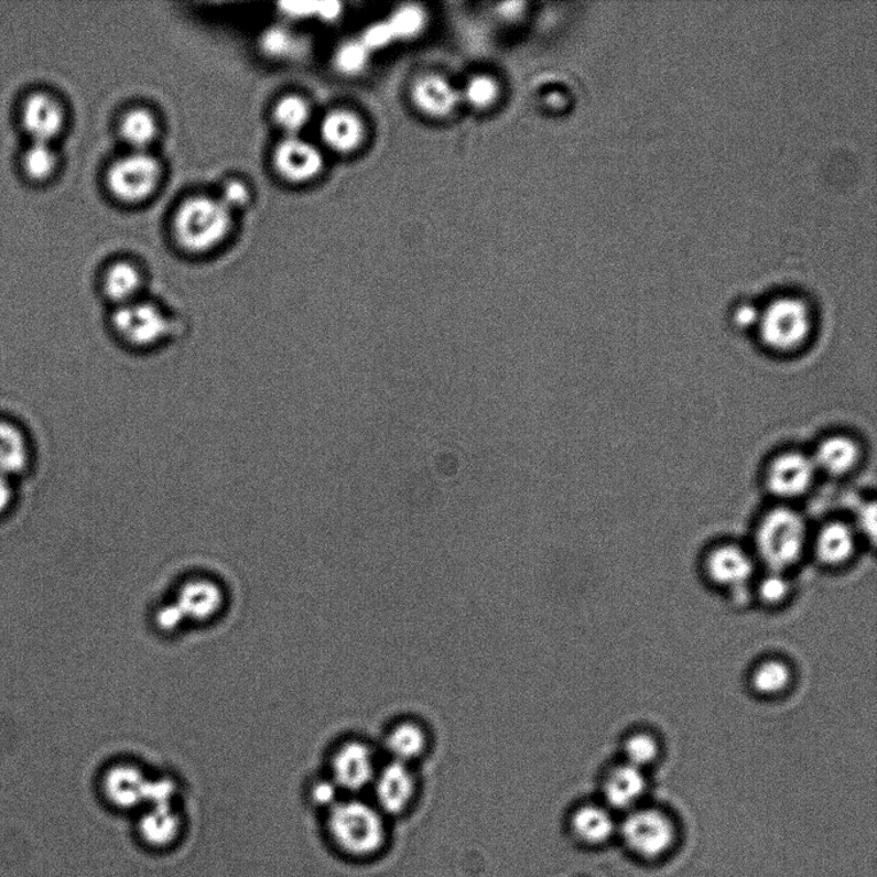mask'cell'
Instances as JSON below:
<instances>
[{
	"label": "cell",
	"mask_w": 877,
	"mask_h": 877,
	"mask_svg": "<svg viewBox=\"0 0 877 877\" xmlns=\"http://www.w3.org/2000/svg\"><path fill=\"white\" fill-rule=\"evenodd\" d=\"M324 830L333 848L351 858H370L385 848V814L359 798H340L324 812Z\"/></svg>",
	"instance_id": "cell-1"
},
{
	"label": "cell",
	"mask_w": 877,
	"mask_h": 877,
	"mask_svg": "<svg viewBox=\"0 0 877 877\" xmlns=\"http://www.w3.org/2000/svg\"><path fill=\"white\" fill-rule=\"evenodd\" d=\"M110 328L116 343L126 350L149 354L172 343L177 323L166 308L141 299L113 308Z\"/></svg>",
	"instance_id": "cell-2"
},
{
	"label": "cell",
	"mask_w": 877,
	"mask_h": 877,
	"mask_svg": "<svg viewBox=\"0 0 877 877\" xmlns=\"http://www.w3.org/2000/svg\"><path fill=\"white\" fill-rule=\"evenodd\" d=\"M805 545V526L801 516L789 509H776L764 519L757 532L760 557L772 572L795 564Z\"/></svg>",
	"instance_id": "cell-3"
},
{
	"label": "cell",
	"mask_w": 877,
	"mask_h": 877,
	"mask_svg": "<svg viewBox=\"0 0 877 877\" xmlns=\"http://www.w3.org/2000/svg\"><path fill=\"white\" fill-rule=\"evenodd\" d=\"M230 220V209L220 199L193 198L176 216V235L188 250L206 251L221 242Z\"/></svg>",
	"instance_id": "cell-4"
},
{
	"label": "cell",
	"mask_w": 877,
	"mask_h": 877,
	"mask_svg": "<svg viewBox=\"0 0 877 877\" xmlns=\"http://www.w3.org/2000/svg\"><path fill=\"white\" fill-rule=\"evenodd\" d=\"M619 833L628 852L643 860L670 855L679 837L678 827L669 814L653 809L628 814Z\"/></svg>",
	"instance_id": "cell-5"
},
{
	"label": "cell",
	"mask_w": 877,
	"mask_h": 877,
	"mask_svg": "<svg viewBox=\"0 0 877 877\" xmlns=\"http://www.w3.org/2000/svg\"><path fill=\"white\" fill-rule=\"evenodd\" d=\"M379 770L375 749L368 741L347 739L329 753L327 778L340 794H359L371 788Z\"/></svg>",
	"instance_id": "cell-6"
},
{
	"label": "cell",
	"mask_w": 877,
	"mask_h": 877,
	"mask_svg": "<svg viewBox=\"0 0 877 877\" xmlns=\"http://www.w3.org/2000/svg\"><path fill=\"white\" fill-rule=\"evenodd\" d=\"M764 344L776 351H791L801 346L811 332V315L802 301H773L758 323Z\"/></svg>",
	"instance_id": "cell-7"
},
{
	"label": "cell",
	"mask_w": 877,
	"mask_h": 877,
	"mask_svg": "<svg viewBox=\"0 0 877 877\" xmlns=\"http://www.w3.org/2000/svg\"><path fill=\"white\" fill-rule=\"evenodd\" d=\"M136 816V836L147 849L170 851L184 837L186 821L176 801L147 804Z\"/></svg>",
	"instance_id": "cell-8"
},
{
	"label": "cell",
	"mask_w": 877,
	"mask_h": 877,
	"mask_svg": "<svg viewBox=\"0 0 877 877\" xmlns=\"http://www.w3.org/2000/svg\"><path fill=\"white\" fill-rule=\"evenodd\" d=\"M152 781L134 766H112L100 780V793L115 811L138 813L149 802Z\"/></svg>",
	"instance_id": "cell-9"
},
{
	"label": "cell",
	"mask_w": 877,
	"mask_h": 877,
	"mask_svg": "<svg viewBox=\"0 0 877 877\" xmlns=\"http://www.w3.org/2000/svg\"><path fill=\"white\" fill-rule=\"evenodd\" d=\"M378 810L392 816L405 813L418 794V779L413 766L392 762L379 767L371 783Z\"/></svg>",
	"instance_id": "cell-10"
},
{
	"label": "cell",
	"mask_w": 877,
	"mask_h": 877,
	"mask_svg": "<svg viewBox=\"0 0 877 877\" xmlns=\"http://www.w3.org/2000/svg\"><path fill=\"white\" fill-rule=\"evenodd\" d=\"M159 174L158 162L147 154L138 153L116 162L108 173V184L119 198L141 201L156 188Z\"/></svg>",
	"instance_id": "cell-11"
},
{
	"label": "cell",
	"mask_w": 877,
	"mask_h": 877,
	"mask_svg": "<svg viewBox=\"0 0 877 877\" xmlns=\"http://www.w3.org/2000/svg\"><path fill=\"white\" fill-rule=\"evenodd\" d=\"M21 122L35 141L52 142L64 128V108L50 91H30L22 100Z\"/></svg>",
	"instance_id": "cell-12"
},
{
	"label": "cell",
	"mask_w": 877,
	"mask_h": 877,
	"mask_svg": "<svg viewBox=\"0 0 877 877\" xmlns=\"http://www.w3.org/2000/svg\"><path fill=\"white\" fill-rule=\"evenodd\" d=\"M814 469L816 465L810 457L795 453L781 455L768 469V488L780 498H795L809 490Z\"/></svg>",
	"instance_id": "cell-13"
},
{
	"label": "cell",
	"mask_w": 877,
	"mask_h": 877,
	"mask_svg": "<svg viewBox=\"0 0 877 877\" xmlns=\"http://www.w3.org/2000/svg\"><path fill=\"white\" fill-rule=\"evenodd\" d=\"M383 744L392 762L413 766L429 751L431 736L422 722L402 719L388 729Z\"/></svg>",
	"instance_id": "cell-14"
},
{
	"label": "cell",
	"mask_w": 877,
	"mask_h": 877,
	"mask_svg": "<svg viewBox=\"0 0 877 877\" xmlns=\"http://www.w3.org/2000/svg\"><path fill=\"white\" fill-rule=\"evenodd\" d=\"M275 165L290 181L305 182L321 172L323 158L312 143L290 137L278 147Z\"/></svg>",
	"instance_id": "cell-15"
},
{
	"label": "cell",
	"mask_w": 877,
	"mask_h": 877,
	"mask_svg": "<svg viewBox=\"0 0 877 877\" xmlns=\"http://www.w3.org/2000/svg\"><path fill=\"white\" fill-rule=\"evenodd\" d=\"M570 826L573 836L587 847H600L617 833L611 813L596 804L578 806L571 816Z\"/></svg>",
	"instance_id": "cell-16"
},
{
	"label": "cell",
	"mask_w": 877,
	"mask_h": 877,
	"mask_svg": "<svg viewBox=\"0 0 877 877\" xmlns=\"http://www.w3.org/2000/svg\"><path fill=\"white\" fill-rule=\"evenodd\" d=\"M706 571L716 584L740 588L753 573L750 557L736 546H722L713 551L706 561Z\"/></svg>",
	"instance_id": "cell-17"
},
{
	"label": "cell",
	"mask_w": 877,
	"mask_h": 877,
	"mask_svg": "<svg viewBox=\"0 0 877 877\" xmlns=\"http://www.w3.org/2000/svg\"><path fill=\"white\" fill-rule=\"evenodd\" d=\"M647 782L639 768L624 765L611 770L603 783L605 801L611 809L630 810L646 791Z\"/></svg>",
	"instance_id": "cell-18"
},
{
	"label": "cell",
	"mask_w": 877,
	"mask_h": 877,
	"mask_svg": "<svg viewBox=\"0 0 877 877\" xmlns=\"http://www.w3.org/2000/svg\"><path fill=\"white\" fill-rule=\"evenodd\" d=\"M413 99L419 110L434 118H444L459 102V93L440 76H426L413 89Z\"/></svg>",
	"instance_id": "cell-19"
},
{
	"label": "cell",
	"mask_w": 877,
	"mask_h": 877,
	"mask_svg": "<svg viewBox=\"0 0 877 877\" xmlns=\"http://www.w3.org/2000/svg\"><path fill=\"white\" fill-rule=\"evenodd\" d=\"M142 275L130 263H116L108 269L102 284L105 297L113 308L126 306L141 300Z\"/></svg>",
	"instance_id": "cell-20"
},
{
	"label": "cell",
	"mask_w": 877,
	"mask_h": 877,
	"mask_svg": "<svg viewBox=\"0 0 877 877\" xmlns=\"http://www.w3.org/2000/svg\"><path fill=\"white\" fill-rule=\"evenodd\" d=\"M322 136L331 149L338 152H350L362 141V123L351 112H332L324 119Z\"/></svg>",
	"instance_id": "cell-21"
},
{
	"label": "cell",
	"mask_w": 877,
	"mask_h": 877,
	"mask_svg": "<svg viewBox=\"0 0 877 877\" xmlns=\"http://www.w3.org/2000/svg\"><path fill=\"white\" fill-rule=\"evenodd\" d=\"M858 459V447L855 441L843 436L825 440L818 448L814 465L830 473V475H844Z\"/></svg>",
	"instance_id": "cell-22"
},
{
	"label": "cell",
	"mask_w": 877,
	"mask_h": 877,
	"mask_svg": "<svg viewBox=\"0 0 877 877\" xmlns=\"http://www.w3.org/2000/svg\"><path fill=\"white\" fill-rule=\"evenodd\" d=\"M856 540L851 528L843 523H832L821 531L818 540V554L821 562L840 565L855 553Z\"/></svg>",
	"instance_id": "cell-23"
},
{
	"label": "cell",
	"mask_w": 877,
	"mask_h": 877,
	"mask_svg": "<svg viewBox=\"0 0 877 877\" xmlns=\"http://www.w3.org/2000/svg\"><path fill=\"white\" fill-rule=\"evenodd\" d=\"M28 463L29 448L22 432L18 426L0 422V475H18Z\"/></svg>",
	"instance_id": "cell-24"
},
{
	"label": "cell",
	"mask_w": 877,
	"mask_h": 877,
	"mask_svg": "<svg viewBox=\"0 0 877 877\" xmlns=\"http://www.w3.org/2000/svg\"><path fill=\"white\" fill-rule=\"evenodd\" d=\"M57 164L58 156L52 142L33 139L21 156L23 172L35 181H44L51 176Z\"/></svg>",
	"instance_id": "cell-25"
},
{
	"label": "cell",
	"mask_w": 877,
	"mask_h": 877,
	"mask_svg": "<svg viewBox=\"0 0 877 877\" xmlns=\"http://www.w3.org/2000/svg\"><path fill=\"white\" fill-rule=\"evenodd\" d=\"M791 681V672L786 663L768 661L758 667L753 674V686L756 692L764 695H775L783 692Z\"/></svg>",
	"instance_id": "cell-26"
},
{
	"label": "cell",
	"mask_w": 877,
	"mask_h": 877,
	"mask_svg": "<svg viewBox=\"0 0 877 877\" xmlns=\"http://www.w3.org/2000/svg\"><path fill=\"white\" fill-rule=\"evenodd\" d=\"M121 130L122 137L130 145L144 149L156 137V122L149 112L134 111L123 120Z\"/></svg>",
	"instance_id": "cell-27"
},
{
	"label": "cell",
	"mask_w": 877,
	"mask_h": 877,
	"mask_svg": "<svg viewBox=\"0 0 877 877\" xmlns=\"http://www.w3.org/2000/svg\"><path fill=\"white\" fill-rule=\"evenodd\" d=\"M275 119L291 137L300 133L310 119V110L305 100L299 97H286L275 108Z\"/></svg>",
	"instance_id": "cell-28"
},
{
	"label": "cell",
	"mask_w": 877,
	"mask_h": 877,
	"mask_svg": "<svg viewBox=\"0 0 877 877\" xmlns=\"http://www.w3.org/2000/svg\"><path fill=\"white\" fill-rule=\"evenodd\" d=\"M625 755L627 765L641 770L642 767L653 764L657 759L659 755L658 743L653 736L636 734L626 741Z\"/></svg>",
	"instance_id": "cell-29"
},
{
	"label": "cell",
	"mask_w": 877,
	"mask_h": 877,
	"mask_svg": "<svg viewBox=\"0 0 877 877\" xmlns=\"http://www.w3.org/2000/svg\"><path fill=\"white\" fill-rule=\"evenodd\" d=\"M339 790L336 788L327 776L316 778L307 783L306 797L310 805L314 809L322 810L323 812L331 809L340 799Z\"/></svg>",
	"instance_id": "cell-30"
},
{
	"label": "cell",
	"mask_w": 877,
	"mask_h": 877,
	"mask_svg": "<svg viewBox=\"0 0 877 877\" xmlns=\"http://www.w3.org/2000/svg\"><path fill=\"white\" fill-rule=\"evenodd\" d=\"M396 37H413L424 26V14L415 7L401 8L388 22Z\"/></svg>",
	"instance_id": "cell-31"
},
{
	"label": "cell",
	"mask_w": 877,
	"mask_h": 877,
	"mask_svg": "<svg viewBox=\"0 0 877 877\" xmlns=\"http://www.w3.org/2000/svg\"><path fill=\"white\" fill-rule=\"evenodd\" d=\"M369 50L361 42H350L337 53L336 62L340 72L345 74L360 73L367 66Z\"/></svg>",
	"instance_id": "cell-32"
},
{
	"label": "cell",
	"mask_w": 877,
	"mask_h": 877,
	"mask_svg": "<svg viewBox=\"0 0 877 877\" xmlns=\"http://www.w3.org/2000/svg\"><path fill=\"white\" fill-rule=\"evenodd\" d=\"M464 95L472 106L486 108L498 98V85L490 77L477 76L468 83Z\"/></svg>",
	"instance_id": "cell-33"
},
{
	"label": "cell",
	"mask_w": 877,
	"mask_h": 877,
	"mask_svg": "<svg viewBox=\"0 0 877 877\" xmlns=\"http://www.w3.org/2000/svg\"><path fill=\"white\" fill-rule=\"evenodd\" d=\"M789 592V581L782 576L781 572H772L759 585L760 599L768 604H778L786 600Z\"/></svg>",
	"instance_id": "cell-34"
},
{
	"label": "cell",
	"mask_w": 877,
	"mask_h": 877,
	"mask_svg": "<svg viewBox=\"0 0 877 877\" xmlns=\"http://www.w3.org/2000/svg\"><path fill=\"white\" fill-rule=\"evenodd\" d=\"M394 36L388 23H378L365 33L361 43L370 50H378L393 41Z\"/></svg>",
	"instance_id": "cell-35"
},
{
	"label": "cell",
	"mask_w": 877,
	"mask_h": 877,
	"mask_svg": "<svg viewBox=\"0 0 877 877\" xmlns=\"http://www.w3.org/2000/svg\"><path fill=\"white\" fill-rule=\"evenodd\" d=\"M220 201L231 212V208L245 206L247 204L248 191L242 183L230 182L225 185Z\"/></svg>",
	"instance_id": "cell-36"
},
{
	"label": "cell",
	"mask_w": 877,
	"mask_h": 877,
	"mask_svg": "<svg viewBox=\"0 0 877 877\" xmlns=\"http://www.w3.org/2000/svg\"><path fill=\"white\" fill-rule=\"evenodd\" d=\"M760 314L757 312L756 307L745 305L736 310L735 313V324L739 328H750L753 325L759 323Z\"/></svg>",
	"instance_id": "cell-37"
},
{
	"label": "cell",
	"mask_w": 877,
	"mask_h": 877,
	"mask_svg": "<svg viewBox=\"0 0 877 877\" xmlns=\"http://www.w3.org/2000/svg\"><path fill=\"white\" fill-rule=\"evenodd\" d=\"M12 500V487L8 483V477L0 475V515L10 507Z\"/></svg>",
	"instance_id": "cell-38"
},
{
	"label": "cell",
	"mask_w": 877,
	"mask_h": 877,
	"mask_svg": "<svg viewBox=\"0 0 877 877\" xmlns=\"http://www.w3.org/2000/svg\"><path fill=\"white\" fill-rule=\"evenodd\" d=\"M289 41L290 37L286 36L284 33H282V31H274V33L268 35L267 39L268 48H270V51L281 52L284 50V46L289 44L286 43Z\"/></svg>",
	"instance_id": "cell-39"
},
{
	"label": "cell",
	"mask_w": 877,
	"mask_h": 877,
	"mask_svg": "<svg viewBox=\"0 0 877 877\" xmlns=\"http://www.w3.org/2000/svg\"><path fill=\"white\" fill-rule=\"evenodd\" d=\"M863 524L865 530L868 534L874 538L876 532V510L874 504L871 506L866 507L863 513Z\"/></svg>",
	"instance_id": "cell-40"
}]
</instances>
